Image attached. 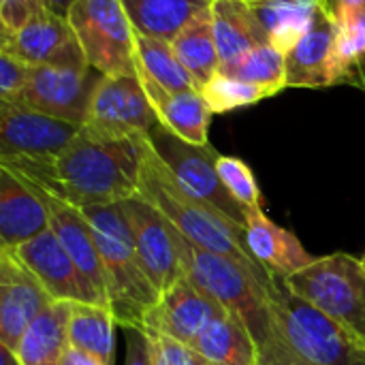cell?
<instances>
[{
	"mask_svg": "<svg viewBox=\"0 0 365 365\" xmlns=\"http://www.w3.org/2000/svg\"><path fill=\"white\" fill-rule=\"evenodd\" d=\"M203 365H210V364H207V361H203Z\"/></svg>",
	"mask_w": 365,
	"mask_h": 365,
	"instance_id": "obj_41",
	"label": "cell"
},
{
	"mask_svg": "<svg viewBox=\"0 0 365 365\" xmlns=\"http://www.w3.org/2000/svg\"><path fill=\"white\" fill-rule=\"evenodd\" d=\"M225 314L227 310L218 304V299L186 274L169 291H165L156 306L145 314L143 331L169 336L190 346L212 321Z\"/></svg>",
	"mask_w": 365,
	"mask_h": 365,
	"instance_id": "obj_13",
	"label": "cell"
},
{
	"mask_svg": "<svg viewBox=\"0 0 365 365\" xmlns=\"http://www.w3.org/2000/svg\"><path fill=\"white\" fill-rule=\"evenodd\" d=\"M148 139L154 152L169 167V171L186 192L210 203L229 220L246 227V214L242 205L231 197V192L227 190V186L218 175L216 163L220 154L210 143L207 145L188 143L178 135H173L160 122L150 130Z\"/></svg>",
	"mask_w": 365,
	"mask_h": 365,
	"instance_id": "obj_7",
	"label": "cell"
},
{
	"mask_svg": "<svg viewBox=\"0 0 365 365\" xmlns=\"http://www.w3.org/2000/svg\"><path fill=\"white\" fill-rule=\"evenodd\" d=\"M0 365H21V361H19V357L11 349L0 344Z\"/></svg>",
	"mask_w": 365,
	"mask_h": 365,
	"instance_id": "obj_37",
	"label": "cell"
},
{
	"mask_svg": "<svg viewBox=\"0 0 365 365\" xmlns=\"http://www.w3.org/2000/svg\"><path fill=\"white\" fill-rule=\"evenodd\" d=\"M53 297L13 248H0V344L17 353L32 321Z\"/></svg>",
	"mask_w": 365,
	"mask_h": 365,
	"instance_id": "obj_14",
	"label": "cell"
},
{
	"mask_svg": "<svg viewBox=\"0 0 365 365\" xmlns=\"http://www.w3.org/2000/svg\"><path fill=\"white\" fill-rule=\"evenodd\" d=\"M201 94L205 96L210 109L214 113H227L240 107H248L255 103H261L269 96H276L272 90L261 88V86H252L246 83L242 79L216 73L201 90Z\"/></svg>",
	"mask_w": 365,
	"mask_h": 365,
	"instance_id": "obj_29",
	"label": "cell"
},
{
	"mask_svg": "<svg viewBox=\"0 0 365 365\" xmlns=\"http://www.w3.org/2000/svg\"><path fill=\"white\" fill-rule=\"evenodd\" d=\"M124 336H126V361L124 365H154L150 336L143 329L124 327Z\"/></svg>",
	"mask_w": 365,
	"mask_h": 365,
	"instance_id": "obj_34",
	"label": "cell"
},
{
	"mask_svg": "<svg viewBox=\"0 0 365 365\" xmlns=\"http://www.w3.org/2000/svg\"><path fill=\"white\" fill-rule=\"evenodd\" d=\"M66 19L92 68L137 75V32L120 0H77Z\"/></svg>",
	"mask_w": 365,
	"mask_h": 365,
	"instance_id": "obj_6",
	"label": "cell"
},
{
	"mask_svg": "<svg viewBox=\"0 0 365 365\" xmlns=\"http://www.w3.org/2000/svg\"><path fill=\"white\" fill-rule=\"evenodd\" d=\"M246 2H250V4H272V2H287V4H295V2H314V0H246Z\"/></svg>",
	"mask_w": 365,
	"mask_h": 365,
	"instance_id": "obj_38",
	"label": "cell"
},
{
	"mask_svg": "<svg viewBox=\"0 0 365 365\" xmlns=\"http://www.w3.org/2000/svg\"><path fill=\"white\" fill-rule=\"evenodd\" d=\"M68 319L71 302L49 304L26 329L17 357L21 365H60L71 351L68 342Z\"/></svg>",
	"mask_w": 365,
	"mask_h": 365,
	"instance_id": "obj_23",
	"label": "cell"
},
{
	"mask_svg": "<svg viewBox=\"0 0 365 365\" xmlns=\"http://www.w3.org/2000/svg\"><path fill=\"white\" fill-rule=\"evenodd\" d=\"M75 2H77V0H43L45 9L51 11V13L58 15V17H68V11H71V6H73Z\"/></svg>",
	"mask_w": 365,
	"mask_h": 365,
	"instance_id": "obj_36",
	"label": "cell"
},
{
	"mask_svg": "<svg viewBox=\"0 0 365 365\" xmlns=\"http://www.w3.org/2000/svg\"><path fill=\"white\" fill-rule=\"evenodd\" d=\"M148 336H150L154 365H203L205 361L190 346H186L169 336H160V334H148Z\"/></svg>",
	"mask_w": 365,
	"mask_h": 365,
	"instance_id": "obj_32",
	"label": "cell"
},
{
	"mask_svg": "<svg viewBox=\"0 0 365 365\" xmlns=\"http://www.w3.org/2000/svg\"><path fill=\"white\" fill-rule=\"evenodd\" d=\"M115 319L109 308L92 304H71L68 342L71 349L96 357L105 365L115 359Z\"/></svg>",
	"mask_w": 365,
	"mask_h": 365,
	"instance_id": "obj_26",
	"label": "cell"
},
{
	"mask_svg": "<svg viewBox=\"0 0 365 365\" xmlns=\"http://www.w3.org/2000/svg\"><path fill=\"white\" fill-rule=\"evenodd\" d=\"M287 88H329L346 83L349 58L340 26L319 6L287 47Z\"/></svg>",
	"mask_w": 365,
	"mask_h": 365,
	"instance_id": "obj_8",
	"label": "cell"
},
{
	"mask_svg": "<svg viewBox=\"0 0 365 365\" xmlns=\"http://www.w3.org/2000/svg\"><path fill=\"white\" fill-rule=\"evenodd\" d=\"M105 75L88 66H32L30 79L15 101L83 128L96 86Z\"/></svg>",
	"mask_w": 365,
	"mask_h": 365,
	"instance_id": "obj_10",
	"label": "cell"
},
{
	"mask_svg": "<svg viewBox=\"0 0 365 365\" xmlns=\"http://www.w3.org/2000/svg\"><path fill=\"white\" fill-rule=\"evenodd\" d=\"M13 250L26 263V267L38 278V282L53 297V302L92 304L107 308L101 293L83 276L79 265L64 250V246L58 242L51 229Z\"/></svg>",
	"mask_w": 365,
	"mask_h": 365,
	"instance_id": "obj_15",
	"label": "cell"
},
{
	"mask_svg": "<svg viewBox=\"0 0 365 365\" xmlns=\"http://www.w3.org/2000/svg\"><path fill=\"white\" fill-rule=\"evenodd\" d=\"M45 11L43 0H0V34H13Z\"/></svg>",
	"mask_w": 365,
	"mask_h": 365,
	"instance_id": "obj_33",
	"label": "cell"
},
{
	"mask_svg": "<svg viewBox=\"0 0 365 365\" xmlns=\"http://www.w3.org/2000/svg\"><path fill=\"white\" fill-rule=\"evenodd\" d=\"M32 66L0 49V103H15L30 79Z\"/></svg>",
	"mask_w": 365,
	"mask_h": 365,
	"instance_id": "obj_31",
	"label": "cell"
},
{
	"mask_svg": "<svg viewBox=\"0 0 365 365\" xmlns=\"http://www.w3.org/2000/svg\"><path fill=\"white\" fill-rule=\"evenodd\" d=\"M218 175L222 180V184L227 186V190L231 192V197L242 205L244 214H261L263 212V197L259 190V184L255 180L252 169L237 156H218L216 163Z\"/></svg>",
	"mask_w": 365,
	"mask_h": 365,
	"instance_id": "obj_30",
	"label": "cell"
},
{
	"mask_svg": "<svg viewBox=\"0 0 365 365\" xmlns=\"http://www.w3.org/2000/svg\"><path fill=\"white\" fill-rule=\"evenodd\" d=\"M135 32L173 43V38L201 13L212 9L214 0H120Z\"/></svg>",
	"mask_w": 365,
	"mask_h": 365,
	"instance_id": "obj_21",
	"label": "cell"
},
{
	"mask_svg": "<svg viewBox=\"0 0 365 365\" xmlns=\"http://www.w3.org/2000/svg\"><path fill=\"white\" fill-rule=\"evenodd\" d=\"M274 295L291 344V365H365V342L291 293L282 282L276 284Z\"/></svg>",
	"mask_w": 365,
	"mask_h": 365,
	"instance_id": "obj_5",
	"label": "cell"
},
{
	"mask_svg": "<svg viewBox=\"0 0 365 365\" xmlns=\"http://www.w3.org/2000/svg\"><path fill=\"white\" fill-rule=\"evenodd\" d=\"M81 126L17 103H0V158H53Z\"/></svg>",
	"mask_w": 365,
	"mask_h": 365,
	"instance_id": "obj_12",
	"label": "cell"
},
{
	"mask_svg": "<svg viewBox=\"0 0 365 365\" xmlns=\"http://www.w3.org/2000/svg\"><path fill=\"white\" fill-rule=\"evenodd\" d=\"M314 2H317V4H319V2H321V0H314Z\"/></svg>",
	"mask_w": 365,
	"mask_h": 365,
	"instance_id": "obj_42",
	"label": "cell"
},
{
	"mask_svg": "<svg viewBox=\"0 0 365 365\" xmlns=\"http://www.w3.org/2000/svg\"><path fill=\"white\" fill-rule=\"evenodd\" d=\"M282 284L365 342V265L361 259L346 252L317 257L310 267Z\"/></svg>",
	"mask_w": 365,
	"mask_h": 365,
	"instance_id": "obj_4",
	"label": "cell"
},
{
	"mask_svg": "<svg viewBox=\"0 0 365 365\" xmlns=\"http://www.w3.org/2000/svg\"><path fill=\"white\" fill-rule=\"evenodd\" d=\"M210 13L222 64L242 58L259 45L276 43L257 4L246 0H214Z\"/></svg>",
	"mask_w": 365,
	"mask_h": 365,
	"instance_id": "obj_20",
	"label": "cell"
},
{
	"mask_svg": "<svg viewBox=\"0 0 365 365\" xmlns=\"http://www.w3.org/2000/svg\"><path fill=\"white\" fill-rule=\"evenodd\" d=\"M0 49L28 66H88L66 17L41 11L13 34H0Z\"/></svg>",
	"mask_w": 365,
	"mask_h": 365,
	"instance_id": "obj_16",
	"label": "cell"
},
{
	"mask_svg": "<svg viewBox=\"0 0 365 365\" xmlns=\"http://www.w3.org/2000/svg\"><path fill=\"white\" fill-rule=\"evenodd\" d=\"M148 137L96 139L79 133L53 158H0L24 184L41 188L75 207L122 203L139 195Z\"/></svg>",
	"mask_w": 365,
	"mask_h": 365,
	"instance_id": "obj_1",
	"label": "cell"
},
{
	"mask_svg": "<svg viewBox=\"0 0 365 365\" xmlns=\"http://www.w3.org/2000/svg\"><path fill=\"white\" fill-rule=\"evenodd\" d=\"M246 242L252 257L276 282L289 280L317 261L295 233L269 220L265 212L246 216Z\"/></svg>",
	"mask_w": 365,
	"mask_h": 365,
	"instance_id": "obj_18",
	"label": "cell"
},
{
	"mask_svg": "<svg viewBox=\"0 0 365 365\" xmlns=\"http://www.w3.org/2000/svg\"><path fill=\"white\" fill-rule=\"evenodd\" d=\"M156 124V109L137 75H105L81 130L96 139H128L148 137Z\"/></svg>",
	"mask_w": 365,
	"mask_h": 365,
	"instance_id": "obj_9",
	"label": "cell"
},
{
	"mask_svg": "<svg viewBox=\"0 0 365 365\" xmlns=\"http://www.w3.org/2000/svg\"><path fill=\"white\" fill-rule=\"evenodd\" d=\"M158 122L167 126L180 139L207 145L210 143V124L214 111L210 109L201 90H188L178 94H163L152 101Z\"/></svg>",
	"mask_w": 365,
	"mask_h": 365,
	"instance_id": "obj_25",
	"label": "cell"
},
{
	"mask_svg": "<svg viewBox=\"0 0 365 365\" xmlns=\"http://www.w3.org/2000/svg\"><path fill=\"white\" fill-rule=\"evenodd\" d=\"M361 261H364V265H365V252H364V257H361Z\"/></svg>",
	"mask_w": 365,
	"mask_h": 365,
	"instance_id": "obj_40",
	"label": "cell"
},
{
	"mask_svg": "<svg viewBox=\"0 0 365 365\" xmlns=\"http://www.w3.org/2000/svg\"><path fill=\"white\" fill-rule=\"evenodd\" d=\"M190 349L210 365H261L252 334L231 312L212 321Z\"/></svg>",
	"mask_w": 365,
	"mask_h": 365,
	"instance_id": "obj_24",
	"label": "cell"
},
{
	"mask_svg": "<svg viewBox=\"0 0 365 365\" xmlns=\"http://www.w3.org/2000/svg\"><path fill=\"white\" fill-rule=\"evenodd\" d=\"M120 205L126 216L139 261L156 291L163 295L186 276V267L178 250L180 231L158 207L141 197L126 199Z\"/></svg>",
	"mask_w": 365,
	"mask_h": 365,
	"instance_id": "obj_11",
	"label": "cell"
},
{
	"mask_svg": "<svg viewBox=\"0 0 365 365\" xmlns=\"http://www.w3.org/2000/svg\"><path fill=\"white\" fill-rule=\"evenodd\" d=\"M287 49L278 43H267L250 49L242 58L220 64L222 75L242 79L252 86L272 90L274 94L287 88Z\"/></svg>",
	"mask_w": 365,
	"mask_h": 365,
	"instance_id": "obj_28",
	"label": "cell"
},
{
	"mask_svg": "<svg viewBox=\"0 0 365 365\" xmlns=\"http://www.w3.org/2000/svg\"><path fill=\"white\" fill-rule=\"evenodd\" d=\"M60 365H105L103 361H98L96 357H92V355H86V353H81V351H75V349H71L66 355H64V359H62V364Z\"/></svg>",
	"mask_w": 365,
	"mask_h": 365,
	"instance_id": "obj_35",
	"label": "cell"
},
{
	"mask_svg": "<svg viewBox=\"0 0 365 365\" xmlns=\"http://www.w3.org/2000/svg\"><path fill=\"white\" fill-rule=\"evenodd\" d=\"M49 231L41 197L13 171L0 167V248H19Z\"/></svg>",
	"mask_w": 365,
	"mask_h": 365,
	"instance_id": "obj_19",
	"label": "cell"
},
{
	"mask_svg": "<svg viewBox=\"0 0 365 365\" xmlns=\"http://www.w3.org/2000/svg\"><path fill=\"white\" fill-rule=\"evenodd\" d=\"M361 90L365 92V68H364V83H361Z\"/></svg>",
	"mask_w": 365,
	"mask_h": 365,
	"instance_id": "obj_39",
	"label": "cell"
},
{
	"mask_svg": "<svg viewBox=\"0 0 365 365\" xmlns=\"http://www.w3.org/2000/svg\"><path fill=\"white\" fill-rule=\"evenodd\" d=\"M137 77L143 83L150 103L163 94L199 90L197 81L175 56L171 43L137 34Z\"/></svg>",
	"mask_w": 365,
	"mask_h": 365,
	"instance_id": "obj_22",
	"label": "cell"
},
{
	"mask_svg": "<svg viewBox=\"0 0 365 365\" xmlns=\"http://www.w3.org/2000/svg\"><path fill=\"white\" fill-rule=\"evenodd\" d=\"M137 197L158 207L175 225V229H180V233L186 235L199 248L229 257L244 265L248 272H252L267 287H276V280L261 267V263L248 250L246 227L229 220L210 203L186 192L173 178L169 167L154 152L152 143L143 163Z\"/></svg>",
	"mask_w": 365,
	"mask_h": 365,
	"instance_id": "obj_2",
	"label": "cell"
},
{
	"mask_svg": "<svg viewBox=\"0 0 365 365\" xmlns=\"http://www.w3.org/2000/svg\"><path fill=\"white\" fill-rule=\"evenodd\" d=\"M175 56L197 81L199 90L220 71V53L214 36L212 13H201L195 21H190L171 43Z\"/></svg>",
	"mask_w": 365,
	"mask_h": 365,
	"instance_id": "obj_27",
	"label": "cell"
},
{
	"mask_svg": "<svg viewBox=\"0 0 365 365\" xmlns=\"http://www.w3.org/2000/svg\"><path fill=\"white\" fill-rule=\"evenodd\" d=\"M41 201L47 207L49 214V229L53 231V235L58 237V242L64 246V250L73 257V261L79 265V269L83 272V276L94 284V289L101 293V297L105 299L107 308H109V299H107V284H105V272H103V263L98 257V248H96V240H94V229L88 220V216L83 214L81 207H75L41 188L30 186Z\"/></svg>",
	"mask_w": 365,
	"mask_h": 365,
	"instance_id": "obj_17",
	"label": "cell"
},
{
	"mask_svg": "<svg viewBox=\"0 0 365 365\" xmlns=\"http://www.w3.org/2000/svg\"><path fill=\"white\" fill-rule=\"evenodd\" d=\"M83 214L94 229V240L105 272L109 310L118 327L143 329L145 314L156 306L160 293L139 261L122 205H90L83 207Z\"/></svg>",
	"mask_w": 365,
	"mask_h": 365,
	"instance_id": "obj_3",
	"label": "cell"
}]
</instances>
